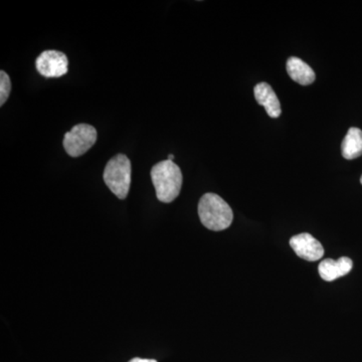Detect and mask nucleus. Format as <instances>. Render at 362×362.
Listing matches in <instances>:
<instances>
[{
	"instance_id": "obj_1",
	"label": "nucleus",
	"mask_w": 362,
	"mask_h": 362,
	"mask_svg": "<svg viewBox=\"0 0 362 362\" xmlns=\"http://www.w3.org/2000/svg\"><path fill=\"white\" fill-rule=\"evenodd\" d=\"M150 175L158 201L169 204L180 195L182 187V173L175 162L168 159L158 162L152 168Z\"/></svg>"
},
{
	"instance_id": "obj_2",
	"label": "nucleus",
	"mask_w": 362,
	"mask_h": 362,
	"mask_svg": "<svg viewBox=\"0 0 362 362\" xmlns=\"http://www.w3.org/2000/svg\"><path fill=\"white\" fill-rule=\"evenodd\" d=\"M199 216L202 225L214 232L226 230L233 220V209L228 202L211 192L202 195L199 202Z\"/></svg>"
},
{
	"instance_id": "obj_3",
	"label": "nucleus",
	"mask_w": 362,
	"mask_h": 362,
	"mask_svg": "<svg viewBox=\"0 0 362 362\" xmlns=\"http://www.w3.org/2000/svg\"><path fill=\"white\" fill-rule=\"evenodd\" d=\"M131 173V161L124 154H117L105 168V183L118 199H125L129 194Z\"/></svg>"
},
{
	"instance_id": "obj_4",
	"label": "nucleus",
	"mask_w": 362,
	"mask_h": 362,
	"mask_svg": "<svg viewBox=\"0 0 362 362\" xmlns=\"http://www.w3.org/2000/svg\"><path fill=\"white\" fill-rule=\"evenodd\" d=\"M97 141V130L89 124H78L66 133L64 148L71 157H78L89 151Z\"/></svg>"
},
{
	"instance_id": "obj_5",
	"label": "nucleus",
	"mask_w": 362,
	"mask_h": 362,
	"mask_svg": "<svg viewBox=\"0 0 362 362\" xmlns=\"http://www.w3.org/2000/svg\"><path fill=\"white\" fill-rule=\"evenodd\" d=\"M35 68L45 78H59L69 71V59L64 52L45 51L35 59Z\"/></svg>"
},
{
	"instance_id": "obj_6",
	"label": "nucleus",
	"mask_w": 362,
	"mask_h": 362,
	"mask_svg": "<svg viewBox=\"0 0 362 362\" xmlns=\"http://www.w3.org/2000/svg\"><path fill=\"white\" fill-rule=\"evenodd\" d=\"M290 246L298 257L306 261H319L324 255L322 245L310 233H303L294 235L290 240Z\"/></svg>"
},
{
	"instance_id": "obj_7",
	"label": "nucleus",
	"mask_w": 362,
	"mask_h": 362,
	"mask_svg": "<svg viewBox=\"0 0 362 362\" xmlns=\"http://www.w3.org/2000/svg\"><path fill=\"white\" fill-rule=\"evenodd\" d=\"M354 263L351 259L341 257L337 261L332 259H326L321 262L318 266L319 275L324 281L332 282L337 279L347 275L352 270Z\"/></svg>"
},
{
	"instance_id": "obj_8",
	"label": "nucleus",
	"mask_w": 362,
	"mask_h": 362,
	"mask_svg": "<svg viewBox=\"0 0 362 362\" xmlns=\"http://www.w3.org/2000/svg\"><path fill=\"white\" fill-rule=\"evenodd\" d=\"M255 98L261 106L265 108L271 118H278L282 113L280 101L275 90L267 83H259L254 89Z\"/></svg>"
},
{
	"instance_id": "obj_9",
	"label": "nucleus",
	"mask_w": 362,
	"mask_h": 362,
	"mask_svg": "<svg viewBox=\"0 0 362 362\" xmlns=\"http://www.w3.org/2000/svg\"><path fill=\"white\" fill-rule=\"evenodd\" d=\"M286 68H287L290 78L298 84L308 86L315 81L316 75L313 69L297 57H291L288 59Z\"/></svg>"
},
{
	"instance_id": "obj_10",
	"label": "nucleus",
	"mask_w": 362,
	"mask_h": 362,
	"mask_svg": "<svg viewBox=\"0 0 362 362\" xmlns=\"http://www.w3.org/2000/svg\"><path fill=\"white\" fill-rule=\"evenodd\" d=\"M342 156L352 160L362 156V131L359 128H349L341 144Z\"/></svg>"
},
{
	"instance_id": "obj_11",
	"label": "nucleus",
	"mask_w": 362,
	"mask_h": 362,
	"mask_svg": "<svg viewBox=\"0 0 362 362\" xmlns=\"http://www.w3.org/2000/svg\"><path fill=\"white\" fill-rule=\"evenodd\" d=\"M11 92V81L4 71H0V106H4Z\"/></svg>"
},
{
	"instance_id": "obj_12",
	"label": "nucleus",
	"mask_w": 362,
	"mask_h": 362,
	"mask_svg": "<svg viewBox=\"0 0 362 362\" xmlns=\"http://www.w3.org/2000/svg\"><path fill=\"white\" fill-rule=\"evenodd\" d=\"M129 362H157L156 359H144V358H136L131 359Z\"/></svg>"
},
{
	"instance_id": "obj_13",
	"label": "nucleus",
	"mask_w": 362,
	"mask_h": 362,
	"mask_svg": "<svg viewBox=\"0 0 362 362\" xmlns=\"http://www.w3.org/2000/svg\"><path fill=\"white\" fill-rule=\"evenodd\" d=\"M173 159H175V156L170 154V156H168V160L173 161Z\"/></svg>"
},
{
	"instance_id": "obj_14",
	"label": "nucleus",
	"mask_w": 362,
	"mask_h": 362,
	"mask_svg": "<svg viewBox=\"0 0 362 362\" xmlns=\"http://www.w3.org/2000/svg\"><path fill=\"white\" fill-rule=\"evenodd\" d=\"M361 185H362V176H361Z\"/></svg>"
}]
</instances>
